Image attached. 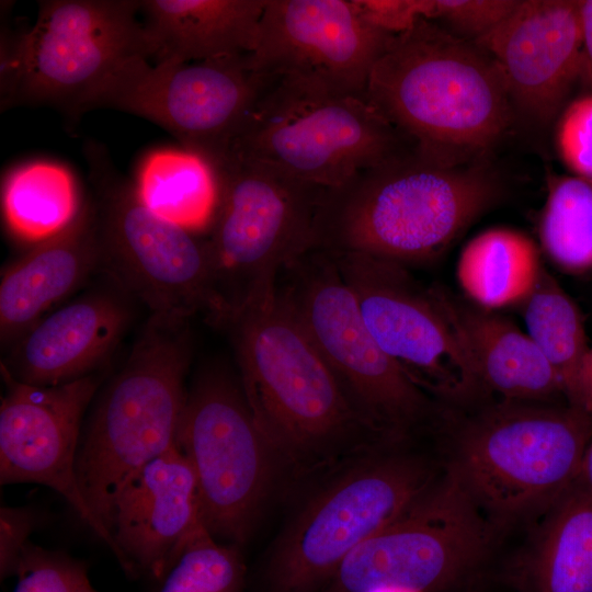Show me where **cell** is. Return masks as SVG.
Here are the masks:
<instances>
[{
    "mask_svg": "<svg viewBox=\"0 0 592 592\" xmlns=\"http://www.w3.org/2000/svg\"><path fill=\"white\" fill-rule=\"evenodd\" d=\"M365 96L417 150L447 163L486 159L515 118L492 57L426 18L391 35Z\"/></svg>",
    "mask_w": 592,
    "mask_h": 592,
    "instance_id": "cell-1",
    "label": "cell"
},
{
    "mask_svg": "<svg viewBox=\"0 0 592 592\" xmlns=\"http://www.w3.org/2000/svg\"><path fill=\"white\" fill-rule=\"evenodd\" d=\"M501 190L486 159L447 163L410 147L325 190L316 248L405 266L426 262L493 206Z\"/></svg>",
    "mask_w": 592,
    "mask_h": 592,
    "instance_id": "cell-2",
    "label": "cell"
},
{
    "mask_svg": "<svg viewBox=\"0 0 592 592\" xmlns=\"http://www.w3.org/2000/svg\"><path fill=\"white\" fill-rule=\"evenodd\" d=\"M444 468L497 536L543 514L574 480L592 440V414L568 402L489 398L445 409Z\"/></svg>",
    "mask_w": 592,
    "mask_h": 592,
    "instance_id": "cell-3",
    "label": "cell"
},
{
    "mask_svg": "<svg viewBox=\"0 0 592 592\" xmlns=\"http://www.w3.org/2000/svg\"><path fill=\"white\" fill-rule=\"evenodd\" d=\"M190 360L187 323L150 317L82 429L78 482L89 508L109 531L123 486L177 445Z\"/></svg>",
    "mask_w": 592,
    "mask_h": 592,
    "instance_id": "cell-4",
    "label": "cell"
},
{
    "mask_svg": "<svg viewBox=\"0 0 592 592\" xmlns=\"http://www.w3.org/2000/svg\"><path fill=\"white\" fill-rule=\"evenodd\" d=\"M225 327L243 394L272 448L318 451L368 429L276 286L247 303Z\"/></svg>",
    "mask_w": 592,
    "mask_h": 592,
    "instance_id": "cell-5",
    "label": "cell"
},
{
    "mask_svg": "<svg viewBox=\"0 0 592 592\" xmlns=\"http://www.w3.org/2000/svg\"><path fill=\"white\" fill-rule=\"evenodd\" d=\"M219 201L207 241L220 326L275 288L281 272L316 248L325 189L229 155L213 168Z\"/></svg>",
    "mask_w": 592,
    "mask_h": 592,
    "instance_id": "cell-6",
    "label": "cell"
},
{
    "mask_svg": "<svg viewBox=\"0 0 592 592\" xmlns=\"http://www.w3.org/2000/svg\"><path fill=\"white\" fill-rule=\"evenodd\" d=\"M86 157L96 192L99 267L152 318L187 323L203 314L220 326L207 238L151 212L100 145H88Z\"/></svg>",
    "mask_w": 592,
    "mask_h": 592,
    "instance_id": "cell-7",
    "label": "cell"
},
{
    "mask_svg": "<svg viewBox=\"0 0 592 592\" xmlns=\"http://www.w3.org/2000/svg\"><path fill=\"white\" fill-rule=\"evenodd\" d=\"M276 293L315 343L369 430L401 441L439 424L443 407L378 346L331 252L312 249L286 266Z\"/></svg>",
    "mask_w": 592,
    "mask_h": 592,
    "instance_id": "cell-8",
    "label": "cell"
},
{
    "mask_svg": "<svg viewBox=\"0 0 592 592\" xmlns=\"http://www.w3.org/2000/svg\"><path fill=\"white\" fill-rule=\"evenodd\" d=\"M410 147L366 96L273 79L229 155L329 190Z\"/></svg>",
    "mask_w": 592,
    "mask_h": 592,
    "instance_id": "cell-9",
    "label": "cell"
},
{
    "mask_svg": "<svg viewBox=\"0 0 592 592\" xmlns=\"http://www.w3.org/2000/svg\"><path fill=\"white\" fill-rule=\"evenodd\" d=\"M329 252L369 333L415 386L446 409L485 400L446 291L420 285L389 260Z\"/></svg>",
    "mask_w": 592,
    "mask_h": 592,
    "instance_id": "cell-10",
    "label": "cell"
},
{
    "mask_svg": "<svg viewBox=\"0 0 592 592\" xmlns=\"http://www.w3.org/2000/svg\"><path fill=\"white\" fill-rule=\"evenodd\" d=\"M443 466L408 454L374 459L319 493L288 528L269 566V592H311L365 540L413 506Z\"/></svg>",
    "mask_w": 592,
    "mask_h": 592,
    "instance_id": "cell-11",
    "label": "cell"
},
{
    "mask_svg": "<svg viewBox=\"0 0 592 592\" xmlns=\"http://www.w3.org/2000/svg\"><path fill=\"white\" fill-rule=\"evenodd\" d=\"M271 81L253 68L249 54L191 62L137 56L104 84L92 109L146 118L214 168L229 155Z\"/></svg>",
    "mask_w": 592,
    "mask_h": 592,
    "instance_id": "cell-12",
    "label": "cell"
},
{
    "mask_svg": "<svg viewBox=\"0 0 592 592\" xmlns=\"http://www.w3.org/2000/svg\"><path fill=\"white\" fill-rule=\"evenodd\" d=\"M496 537L467 492L444 468L409 511L343 560L333 577L335 588L339 592L445 590L480 568Z\"/></svg>",
    "mask_w": 592,
    "mask_h": 592,
    "instance_id": "cell-13",
    "label": "cell"
},
{
    "mask_svg": "<svg viewBox=\"0 0 592 592\" xmlns=\"http://www.w3.org/2000/svg\"><path fill=\"white\" fill-rule=\"evenodd\" d=\"M177 446L194 471L206 530L244 540L266 492L272 446L223 366L204 369L186 392Z\"/></svg>",
    "mask_w": 592,
    "mask_h": 592,
    "instance_id": "cell-14",
    "label": "cell"
},
{
    "mask_svg": "<svg viewBox=\"0 0 592 592\" xmlns=\"http://www.w3.org/2000/svg\"><path fill=\"white\" fill-rule=\"evenodd\" d=\"M136 0H46L27 30L19 104L79 116L130 58L152 60Z\"/></svg>",
    "mask_w": 592,
    "mask_h": 592,
    "instance_id": "cell-15",
    "label": "cell"
},
{
    "mask_svg": "<svg viewBox=\"0 0 592 592\" xmlns=\"http://www.w3.org/2000/svg\"><path fill=\"white\" fill-rule=\"evenodd\" d=\"M392 34L364 2L266 0L249 58L271 79L365 96L372 69Z\"/></svg>",
    "mask_w": 592,
    "mask_h": 592,
    "instance_id": "cell-16",
    "label": "cell"
},
{
    "mask_svg": "<svg viewBox=\"0 0 592 592\" xmlns=\"http://www.w3.org/2000/svg\"><path fill=\"white\" fill-rule=\"evenodd\" d=\"M1 375L5 386L0 406L1 483L36 482L54 489L119 561L114 538L89 508L76 473L82 418L99 379L92 374L43 387L19 382L2 368Z\"/></svg>",
    "mask_w": 592,
    "mask_h": 592,
    "instance_id": "cell-17",
    "label": "cell"
},
{
    "mask_svg": "<svg viewBox=\"0 0 592 592\" xmlns=\"http://www.w3.org/2000/svg\"><path fill=\"white\" fill-rule=\"evenodd\" d=\"M475 43L498 66L514 112L545 125L581 76L580 1H521Z\"/></svg>",
    "mask_w": 592,
    "mask_h": 592,
    "instance_id": "cell-18",
    "label": "cell"
},
{
    "mask_svg": "<svg viewBox=\"0 0 592 592\" xmlns=\"http://www.w3.org/2000/svg\"><path fill=\"white\" fill-rule=\"evenodd\" d=\"M110 531L128 573L145 571L163 579L184 548L208 532L196 478L173 446L139 469L118 492Z\"/></svg>",
    "mask_w": 592,
    "mask_h": 592,
    "instance_id": "cell-19",
    "label": "cell"
},
{
    "mask_svg": "<svg viewBox=\"0 0 592 592\" xmlns=\"http://www.w3.org/2000/svg\"><path fill=\"white\" fill-rule=\"evenodd\" d=\"M129 321L123 298L89 294L22 333L10 344L1 368L19 382L43 387L90 376L117 346Z\"/></svg>",
    "mask_w": 592,
    "mask_h": 592,
    "instance_id": "cell-20",
    "label": "cell"
},
{
    "mask_svg": "<svg viewBox=\"0 0 592 592\" xmlns=\"http://www.w3.org/2000/svg\"><path fill=\"white\" fill-rule=\"evenodd\" d=\"M99 267L94 204L82 203L72 221L10 264L0 281V339L10 345Z\"/></svg>",
    "mask_w": 592,
    "mask_h": 592,
    "instance_id": "cell-21",
    "label": "cell"
},
{
    "mask_svg": "<svg viewBox=\"0 0 592 592\" xmlns=\"http://www.w3.org/2000/svg\"><path fill=\"white\" fill-rule=\"evenodd\" d=\"M448 299L485 400L568 402L558 374L527 333L493 310Z\"/></svg>",
    "mask_w": 592,
    "mask_h": 592,
    "instance_id": "cell-22",
    "label": "cell"
},
{
    "mask_svg": "<svg viewBox=\"0 0 592 592\" xmlns=\"http://www.w3.org/2000/svg\"><path fill=\"white\" fill-rule=\"evenodd\" d=\"M265 4L266 0H141L151 62L252 53Z\"/></svg>",
    "mask_w": 592,
    "mask_h": 592,
    "instance_id": "cell-23",
    "label": "cell"
},
{
    "mask_svg": "<svg viewBox=\"0 0 592 592\" xmlns=\"http://www.w3.org/2000/svg\"><path fill=\"white\" fill-rule=\"evenodd\" d=\"M516 592H592V491L571 483L513 561Z\"/></svg>",
    "mask_w": 592,
    "mask_h": 592,
    "instance_id": "cell-24",
    "label": "cell"
},
{
    "mask_svg": "<svg viewBox=\"0 0 592 592\" xmlns=\"http://www.w3.org/2000/svg\"><path fill=\"white\" fill-rule=\"evenodd\" d=\"M540 272L535 243L509 228H492L474 237L460 252L456 269L466 296L489 310L523 304Z\"/></svg>",
    "mask_w": 592,
    "mask_h": 592,
    "instance_id": "cell-25",
    "label": "cell"
},
{
    "mask_svg": "<svg viewBox=\"0 0 592 592\" xmlns=\"http://www.w3.org/2000/svg\"><path fill=\"white\" fill-rule=\"evenodd\" d=\"M141 202L158 216L193 234H208L219 187L212 167L182 150H158L146 157L135 183Z\"/></svg>",
    "mask_w": 592,
    "mask_h": 592,
    "instance_id": "cell-26",
    "label": "cell"
},
{
    "mask_svg": "<svg viewBox=\"0 0 592 592\" xmlns=\"http://www.w3.org/2000/svg\"><path fill=\"white\" fill-rule=\"evenodd\" d=\"M81 205L72 174L56 162L25 163L3 182L7 227L18 240L33 246L66 228Z\"/></svg>",
    "mask_w": 592,
    "mask_h": 592,
    "instance_id": "cell-27",
    "label": "cell"
},
{
    "mask_svg": "<svg viewBox=\"0 0 592 592\" xmlns=\"http://www.w3.org/2000/svg\"><path fill=\"white\" fill-rule=\"evenodd\" d=\"M522 305L526 333L558 374L566 399L574 407L581 363L589 349L577 305L543 269Z\"/></svg>",
    "mask_w": 592,
    "mask_h": 592,
    "instance_id": "cell-28",
    "label": "cell"
},
{
    "mask_svg": "<svg viewBox=\"0 0 592 592\" xmlns=\"http://www.w3.org/2000/svg\"><path fill=\"white\" fill-rule=\"evenodd\" d=\"M539 235L547 254L569 271L592 269V184L561 178L549 189Z\"/></svg>",
    "mask_w": 592,
    "mask_h": 592,
    "instance_id": "cell-29",
    "label": "cell"
},
{
    "mask_svg": "<svg viewBox=\"0 0 592 592\" xmlns=\"http://www.w3.org/2000/svg\"><path fill=\"white\" fill-rule=\"evenodd\" d=\"M160 592H241L244 566L236 548L209 532L192 540L163 578Z\"/></svg>",
    "mask_w": 592,
    "mask_h": 592,
    "instance_id": "cell-30",
    "label": "cell"
},
{
    "mask_svg": "<svg viewBox=\"0 0 592 592\" xmlns=\"http://www.w3.org/2000/svg\"><path fill=\"white\" fill-rule=\"evenodd\" d=\"M515 0L430 1L429 18L454 35L477 42L492 32L519 7Z\"/></svg>",
    "mask_w": 592,
    "mask_h": 592,
    "instance_id": "cell-31",
    "label": "cell"
},
{
    "mask_svg": "<svg viewBox=\"0 0 592 592\" xmlns=\"http://www.w3.org/2000/svg\"><path fill=\"white\" fill-rule=\"evenodd\" d=\"M15 576L14 592H77L88 579L81 562L31 543L20 559Z\"/></svg>",
    "mask_w": 592,
    "mask_h": 592,
    "instance_id": "cell-32",
    "label": "cell"
},
{
    "mask_svg": "<svg viewBox=\"0 0 592 592\" xmlns=\"http://www.w3.org/2000/svg\"><path fill=\"white\" fill-rule=\"evenodd\" d=\"M557 143L565 163L577 174L592 179V93L565 111Z\"/></svg>",
    "mask_w": 592,
    "mask_h": 592,
    "instance_id": "cell-33",
    "label": "cell"
},
{
    "mask_svg": "<svg viewBox=\"0 0 592 592\" xmlns=\"http://www.w3.org/2000/svg\"><path fill=\"white\" fill-rule=\"evenodd\" d=\"M29 29L12 27L7 20L0 32V109L19 103L25 72V42Z\"/></svg>",
    "mask_w": 592,
    "mask_h": 592,
    "instance_id": "cell-34",
    "label": "cell"
},
{
    "mask_svg": "<svg viewBox=\"0 0 592 592\" xmlns=\"http://www.w3.org/2000/svg\"><path fill=\"white\" fill-rule=\"evenodd\" d=\"M35 516L25 508L2 506L0 514V571L1 578L15 574L20 559L30 544L27 537Z\"/></svg>",
    "mask_w": 592,
    "mask_h": 592,
    "instance_id": "cell-35",
    "label": "cell"
},
{
    "mask_svg": "<svg viewBox=\"0 0 592 592\" xmlns=\"http://www.w3.org/2000/svg\"><path fill=\"white\" fill-rule=\"evenodd\" d=\"M580 22L582 35L580 78L592 88V0L580 1Z\"/></svg>",
    "mask_w": 592,
    "mask_h": 592,
    "instance_id": "cell-36",
    "label": "cell"
},
{
    "mask_svg": "<svg viewBox=\"0 0 592 592\" xmlns=\"http://www.w3.org/2000/svg\"><path fill=\"white\" fill-rule=\"evenodd\" d=\"M592 414V348H589L581 363L576 406Z\"/></svg>",
    "mask_w": 592,
    "mask_h": 592,
    "instance_id": "cell-37",
    "label": "cell"
},
{
    "mask_svg": "<svg viewBox=\"0 0 592 592\" xmlns=\"http://www.w3.org/2000/svg\"><path fill=\"white\" fill-rule=\"evenodd\" d=\"M572 482L592 491V440L584 452L578 474Z\"/></svg>",
    "mask_w": 592,
    "mask_h": 592,
    "instance_id": "cell-38",
    "label": "cell"
},
{
    "mask_svg": "<svg viewBox=\"0 0 592 592\" xmlns=\"http://www.w3.org/2000/svg\"><path fill=\"white\" fill-rule=\"evenodd\" d=\"M77 592H96L90 584L89 579L83 581Z\"/></svg>",
    "mask_w": 592,
    "mask_h": 592,
    "instance_id": "cell-39",
    "label": "cell"
},
{
    "mask_svg": "<svg viewBox=\"0 0 592 592\" xmlns=\"http://www.w3.org/2000/svg\"><path fill=\"white\" fill-rule=\"evenodd\" d=\"M373 592H408V591L396 590V589H380V590H376V591H373Z\"/></svg>",
    "mask_w": 592,
    "mask_h": 592,
    "instance_id": "cell-40",
    "label": "cell"
}]
</instances>
